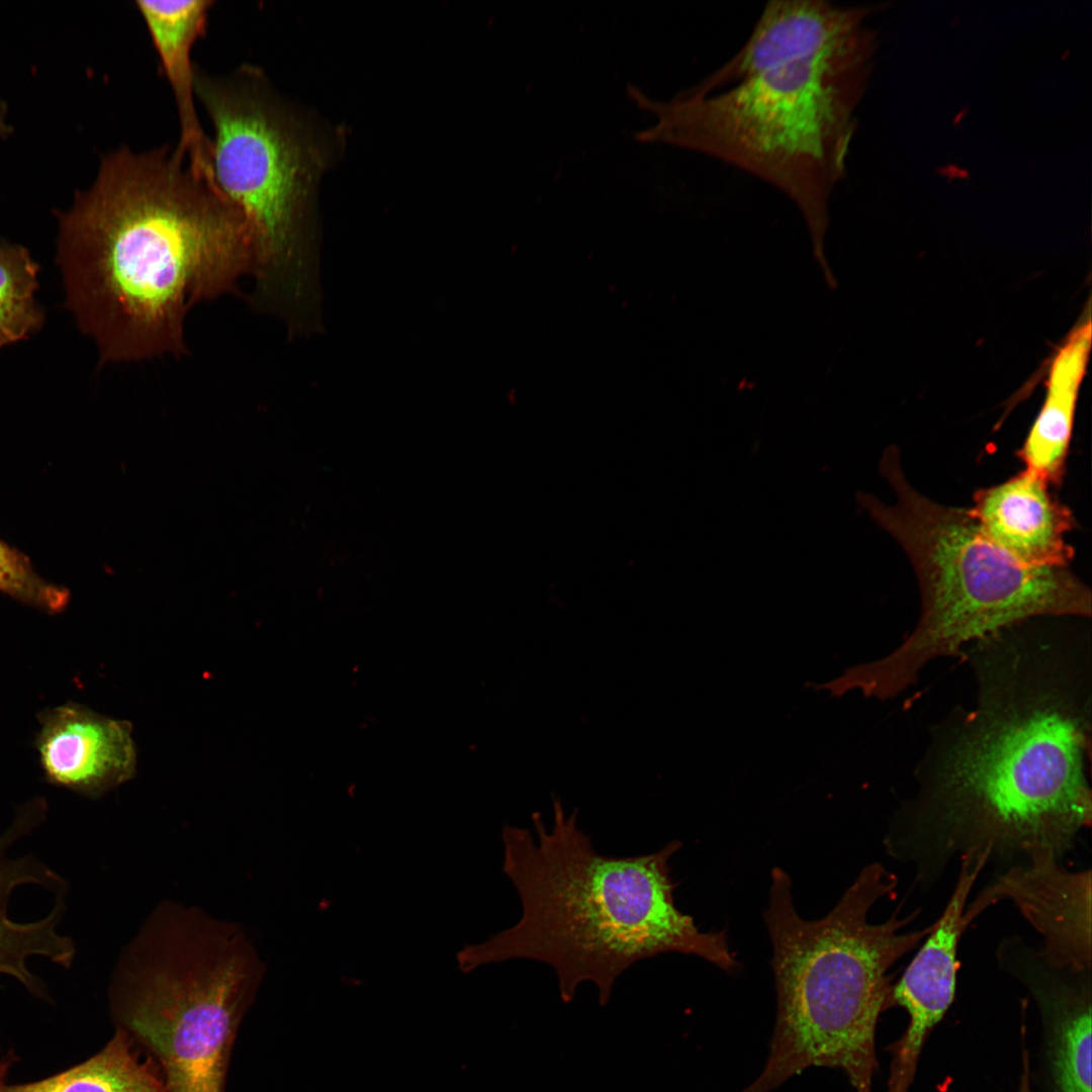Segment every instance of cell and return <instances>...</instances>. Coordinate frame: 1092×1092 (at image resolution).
Listing matches in <instances>:
<instances>
[{
  "instance_id": "1",
  "label": "cell",
  "mask_w": 1092,
  "mask_h": 1092,
  "mask_svg": "<svg viewBox=\"0 0 1092 1092\" xmlns=\"http://www.w3.org/2000/svg\"><path fill=\"white\" fill-rule=\"evenodd\" d=\"M1089 642L1017 626L974 642L976 703L937 729L885 838L914 886L965 855L1016 864L1041 846L1061 857L1090 827Z\"/></svg>"
},
{
  "instance_id": "2",
  "label": "cell",
  "mask_w": 1092,
  "mask_h": 1092,
  "mask_svg": "<svg viewBox=\"0 0 1092 1092\" xmlns=\"http://www.w3.org/2000/svg\"><path fill=\"white\" fill-rule=\"evenodd\" d=\"M56 218L65 306L99 366L188 356L189 310L251 275L245 217L171 146L105 154Z\"/></svg>"
},
{
  "instance_id": "3",
  "label": "cell",
  "mask_w": 1092,
  "mask_h": 1092,
  "mask_svg": "<svg viewBox=\"0 0 1092 1092\" xmlns=\"http://www.w3.org/2000/svg\"><path fill=\"white\" fill-rule=\"evenodd\" d=\"M534 832L506 824L503 872L522 906L516 924L457 953L460 971L530 960L550 966L563 1002L584 982L608 1004L616 980L637 962L667 952L696 956L725 972L737 971L724 930L703 932L674 902L677 884L669 860L682 842L651 853L611 856L598 852L577 824L553 803L549 829L539 813Z\"/></svg>"
},
{
  "instance_id": "4",
  "label": "cell",
  "mask_w": 1092,
  "mask_h": 1092,
  "mask_svg": "<svg viewBox=\"0 0 1092 1092\" xmlns=\"http://www.w3.org/2000/svg\"><path fill=\"white\" fill-rule=\"evenodd\" d=\"M770 874L763 918L772 946L777 1017L764 1067L742 1092H771L811 1067L842 1070L855 1092H872L877 1022L891 1006L888 971L923 941L933 923L905 931L919 911L901 917L898 908L884 922L869 920L872 907L898 885L879 862L866 866L817 920L797 912L790 876L781 868Z\"/></svg>"
},
{
  "instance_id": "5",
  "label": "cell",
  "mask_w": 1092,
  "mask_h": 1092,
  "mask_svg": "<svg viewBox=\"0 0 1092 1092\" xmlns=\"http://www.w3.org/2000/svg\"><path fill=\"white\" fill-rule=\"evenodd\" d=\"M881 471L895 503L863 494L860 504L906 552L921 613L893 652L833 679L837 695L859 689L866 697L890 699L914 685L928 662L961 655L971 642L1035 618L1091 616V592L1068 567L1016 562L986 537L968 509L937 504L913 487L896 446L884 452Z\"/></svg>"
},
{
  "instance_id": "6",
  "label": "cell",
  "mask_w": 1092,
  "mask_h": 1092,
  "mask_svg": "<svg viewBox=\"0 0 1092 1092\" xmlns=\"http://www.w3.org/2000/svg\"><path fill=\"white\" fill-rule=\"evenodd\" d=\"M875 33L662 108L658 135L764 181L789 197L822 253L829 200L846 173Z\"/></svg>"
},
{
  "instance_id": "7",
  "label": "cell",
  "mask_w": 1092,
  "mask_h": 1092,
  "mask_svg": "<svg viewBox=\"0 0 1092 1092\" xmlns=\"http://www.w3.org/2000/svg\"><path fill=\"white\" fill-rule=\"evenodd\" d=\"M261 977L234 926L163 907L118 964L113 1016L154 1056L167 1092H225L237 1032Z\"/></svg>"
},
{
  "instance_id": "8",
  "label": "cell",
  "mask_w": 1092,
  "mask_h": 1092,
  "mask_svg": "<svg viewBox=\"0 0 1092 1092\" xmlns=\"http://www.w3.org/2000/svg\"><path fill=\"white\" fill-rule=\"evenodd\" d=\"M195 95L213 128V181L251 233L247 300L257 312L279 314L305 298L310 205L323 162L317 144L255 66L217 75L196 65Z\"/></svg>"
},
{
  "instance_id": "9",
  "label": "cell",
  "mask_w": 1092,
  "mask_h": 1092,
  "mask_svg": "<svg viewBox=\"0 0 1092 1092\" xmlns=\"http://www.w3.org/2000/svg\"><path fill=\"white\" fill-rule=\"evenodd\" d=\"M44 801L23 806L0 836V975L18 980L34 994L41 981L27 962L40 956L69 968L75 957L70 937L57 930L65 913L66 882L32 855L10 857L8 852L46 818Z\"/></svg>"
},
{
  "instance_id": "10",
  "label": "cell",
  "mask_w": 1092,
  "mask_h": 1092,
  "mask_svg": "<svg viewBox=\"0 0 1092 1092\" xmlns=\"http://www.w3.org/2000/svg\"><path fill=\"white\" fill-rule=\"evenodd\" d=\"M1091 870L1071 872L1050 848L1035 846L1023 862L1006 868L966 907L971 923L988 907L1010 900L1042 939L1038 948L1053 967L1091 970Z\"/></svg>"
},
{
  "instance_id": "11",
  "label": "cell",
  "mask_w": 1092,
  "mask_h": 1092,
  "mask_svg": "<svg viewBox=\"0 0 1092 1092\" xmlns=\"http://www.w3.org/2000/svg\"><path fill=\"white\" fill-rule=\"evenodd\" d=\"M959 876L943 912L933 923L907 969L892 988L891 1005L909 1015L904 1034L890 1046L892 1062L887 1092H908L925 1040L951 1005L957 985L958 946L968 928L964 920L970 893L985 857L962 856Z\"/></svg>"
},
{
  "instance_id": "12",
  "label": "cell",
  "mask_w": 1092,
  "mask_h": 1092,
  "mask_svg": "<svg viewBox=\"0 0 1092 1092\" xmlns=\"http://www.w3.org/2000/svg\"><path fill=\"white\" fill-rule=\"evenodd\" d=\"M875 7L770 0L740 50L686 93L704 96L780 65L835 50L862 33Z\"/></svg>"
},
{
  "instance_id": "13",
  "label": "cell",
  "mask_w": 1092,
  "mask_h": 1092,
  "mask_svg": "<svg viewBox=\"0 0 1092 1092\" xmlns=\"http://www.w3.org/2000/svg\"><path fill=\"white\" fill-rule=\"evenodd\" d=\"M1003 971L1021 981L1036 1000L1046 1027L1052 1092H1091V970L1051 966L1021 937L996 949Z\"/></svg>"
},
{
  "instance_id": "14",
  "label": "cell",
  "mask_w": 1092,
  "mask_h": 1092,
  "mask_svg": "<svg viewBox=\"0 0 1092 1092\" xmlns=\"http://www.w3.org/2000/svg\"><path fill=\"white\" fill-rule=\"evenodd\" d=\"M38 721L35 744L50 784L96 798L133 776L129 722L75 703L42 711Z\"/></svg>"
},
{
  "instance_id": "15",
  "label": "cell",
  "mask_w": 1092,
  "mask_h": 1092,
  "mask_svg": "<svg viewBox=\"0 0 1092 1092\" xmlns=\"http://www.w3.org/2000/svg\"><path fill=\"white\" fill-rule=\"evenodd\" d=\"M968 510L986 537L1024 566L1063 568L1074 557L1065 538L1076 527L1073 512L1026 470L975 491Z\"/></svg>"
},
{
  "instance_id": "16",
  "label": "cell",
  "mask_w": 1092,
  "mask_h": 1092,
  "mask_svg": "<svg viewBox=\"0 0 1092 1092\" xmlns=\"http://www.w3.org/2000/svg\"><path fill=\"white\" fill-rule=\"evenodd\" d=\"M212 3L209 0L135 2L176 102L180 138L175 149L195 173L209 180H213L211 141L197 114L196 65L191 61V51L205 30Z\"/></svg>"
},
{
  "instance_id": "17",
  "label": "cell",
  "mask_w": 1092,
  "mask_h": 1092,
  "mask_svg": "<svg viewBox=\"0 0 1092 1092\" xmlns=\"http://www.w3.org/2000/svg\"><path fill=\"white\" fill-rule=\"evenodd\" d=\"M1090 348L1091 321L1088 316L1070 332L1056 354L1045 399L1017 451L1024 470L1051 486L1061 485L1066 471L1077 398Z\"/></svg>"
},
{
  "instance_id": "18",
  "label": "cell",
  "mask_w": 1092,
  "mask_h": 1092,
  "mask_svg": "<svg viewBox=\"0 0 1092 1092\" xmlns=\"http://www.w3.org/2000/svg\"><path fill=\"white\" fill-rule=\"evenodd\" d=\"M134 1043L117 1028L106 1045L83 1063L30 1083L0 1079V1092H167L159 1065L150 1057L141 1060Z\"/></svg>"
},
{
  "instance_id": "19",
  "label": "cell",
  "mask_w": 1092,
  "mask_h": 1092,
  "mask_svg": "<svg viewBox=\"0 0 1092 1092\" xmlns=\"http://www.w3.org/2000/svg\"><path fill=\"white\" fill-rule=\"evenodd\" d=\"M38 273L28 250L0 239V349L41 329L44 312L35 300Z\"/></svg>"
},
{
  "instance_id": "20",
  "label": "cell",
  "mask_w": 1092,
  "mask_h": 1092,
  "mask_svg": "<svg viewBox=\"0 0 1092 1092\" xmlns=\"http://www.w3.org/2000/svg\"><path fill=\"white\" fill-rule=\"evenodd\" d=\"M0 593L51 614L63 611L70 600L67 588L44 580L24 553L1 539Z\"/></svg>"
},
{
  "instance_id": "21",
  "label": "cell",
  "mask_w": 1092,
  "mask_h": 1092,
  "mask_svg": "<svg viewBox=\"0 0 1092 1092\" xmlns=\"http://www.w3.org/2000/svg\"><path fill=\"white\" fill-rule=\"evenodd\" d=\"M1018 1092H1031L1029 1057L1027 1054L1022 1055V1071L1020 1074Z\"/></svg>"
},
{
  "instance_id": "22",
  "label": "cell",
  "mask_w": 1092,
  "mask_h": 1092,
  "mask_svg": "<svg viewBox=\"0 0 1092 1092\" xmlns=\"http://www.w3.org/2000/svg\"><path fill=\"white\" fill-rule=\"evenodd\" d=\"M12 131L8 122L7 105L0 99V138H7Z\"/></svg>"
}]
</instances>
